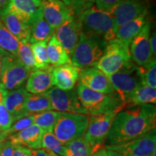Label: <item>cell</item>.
Segmentation results:
<instances>
[{
  "instance_id": "obj_1",
  "label": "cell",
  "mask_w": 156,
  "mask_h": 156,
  "mask_svg": "<svg viewBox=\"0 0 156 156\" xmlns=\"http://www.w3.org/2000/svg\"><path fill=\"white\" fill-rule=\"evenodd\" d=\"M155 105L124 107L114 117L106 142L108 145L125 143L155 129Z\"/></svg>"
},
{
  "instance_id": "obj_36",
  "label": "cell",
  "mask_w": 156,
  "mask_h": 156,
  "mask_svg": "<svg viewBox=\"0 0 156 156\" xmlns=\"http://www.w3.org/2000/svg\"><path fill=\"white\" fill-rule=\"evenodd\" d=\"M95 0H72L70 9L75 16H77L84 11L95 5Z\"/></svg>"
},
{
  "instance_id": "obj_8",
  "label": "cell",
  "mask_w": 156,
  "mask_h": 156,
  "mask_svg": "<svg viewBox=\"0 0 156 156\" xmlns=\"http://www.w3.org/2000/svg\"><path fill=\"white\" fill-rule=\"evenodd\" d=\"M108 78L114 91L119 95L124 103L132 91L142 85L138 66L132 61L119 71L108 75Z\"/></svg>"
},
{
  "instance_id": "obj_35",
  "label": "cell",
  "mask_w": 156,
  "mask_h": 156,
  "mask_svg": "<svg viewBox=\"0 0 156 156\" xmlns=\"http://www.w3.org/2000/svg\"><path fill=\"white\" fill-rule=\"evenodd\" d=\"M32 124H34V115H29V116L19 119L15 121L12 124L10 128L6 132L7 136L8 137L12 134L22 131L24 129L28 127Z\"/></svg>"
},
{
  "instance_id": "obj_23",
  "label": "cell",
  "mask_w": 156,
  "mask_h": 156,
  "mask_svg": "<svg viewBox=\"0 0 156 156\" xmlns=\"http://www.w3.org/2000/svg\"><path fill=\"white\" fill-rule=\"evenodd\" d=\"M149 20L148 15H145L124 23L115 31V38L130 44L132 39L139 34Z\"/></svg>"
},
{
  "instance_id": "obj_24",
  "label": "cell",
  "mask_w": 156,
  "mask_h": 156,
  "mask_svg": "<svg viewBox=\"0 0 156 156\" xmlns=\"http://www.w3.org/2000/svg\"><path fill=\"white\" fill-rule=\"evenodd\" d=\"M48 62L51 67H56L71 63V58L69 54L53 34L47 43L46 46Z\"/></svg>"
},
{
  "instance_id": "obj_3",
  "label": "cell",
  "mask_w": 156,
  "mask_h": 156,
  "mask_svg": "<svg viewBox=\"0 0 156 156\" xmlns=\"http://www.w3.org/2000/svg\"><path fill=\"white\" fill-rule=\"evenodd\" d=\"M76 91L82 106L90 116L108 114L122 110L125 107L124 102L116 92L109 94L96 92L80 83L77 85Z\"/></svg>"
},
{
  "instance_id": "obj_19",
  "label": "cell",
  "mask_w": 156,
  "mask_h": 156,
  "mask_svg": "<svg viewBox=\"0 0 156 156\" xmlns=\"http://www.w3.org/2000/svg\"><path fill=\"white\" fill-rule=\"evenodd\" d=\"M44 130L39 126L32 124L22 131L9 136L7 139L14 145H21L30 150L41 148V139Z\"/></svg>"
},
{
  "instance_id": "obj_31",
  "label": "cell",
  "mask_w": 156,
  "mask_h": 156,
  "mask_svg": "<svg viewBox=\"0 0 156 156\" xmlns=\"http://www.w3.org/2000/svg\"><path fill=\"white\" fill-rule=\"evenodd\" d=\"M48 41V40H46L31 44L37 69H47L51 67L46 51Z\"/></svg>"
},
{
  "instance_id": "obj_44",
  "label": "cell",
  "mask_w": 156,
  "mask_h": 156,
  "mask_svg": "<svg viewBox=\"0 0 156 156\" xmlns=\"http://www.w3.org/2000/svg\"><path fill=\"white\" fill-rule=\"evenodd\" d=\"M10 0H0V14L8 7Z\"/></svg>"
},
{
  "instance_id": "obj_50",
  "label": "cell",
  "mask_w": 156,
  "mask_h": 156,
  "mask_svg": "<svg viewBox=\"0 0 156 156\" xmlns=\"http://www.w3.org/2000/svg\"><path fill=\"white\" fill-rule=\"evenodd\" d=\"M4 141H1L0 140V152H1V149H2V143H3Z\"/></svg>"
},
{
  "instance_id": "obj_40",
  "label": "cell",
  "mask_w": 156,
  "mask_h": 156,
  "mask_svg": "<svg viewBox=\"0 0 156 156\" xmlns=\"http://www.w3.org/2000/svg\"><path fill=\"white\" fill-rule=\"evenodd\" d=\"M12 54L8 53V52L5 51V50L0 48V78L2 75L4 69L7 65V62L11 58Z\"/></svg>"
},
{
  "instance_id": "obj_15",
  "label": "cell",
  "mask_w": 156,
  "mask_h": 156,
  "mask_svg": "<svg viewBox=\"0 0 156 156\" xmlns=\"http://www.w3.org/2000/svg\"><path fill=\"white\" fill-rule=\"evenodd\" d=\"M56 37L70 56L79 41L81 29L77 18L73 15L54 30Z\"/></svg>"
},
{
  "instance_id": "obj_22",
  "label": "cell",
  "mask_w": 156,
  "mask_h": 156,
  "mask_svg": "<svg viewBox=\"0 0 156 156\" xmlns=\"http://www.w3.org/2000/svg\"><path fill=\"white\" fill-rule=\"evenodd\" d=\"M0 19L5 27L19 42L28 41L30 36V28L16 15L5 9L0 14Z\"/></svg>"
},
{
  "instance_id": "obj_38",
  "label": "cell",
  "mask_w": 156,
  "mask_h": 156,
  "mask_svg": "<svg viewBox=\"0 0 156 156\" xmlns=\"http://www.w3.org/2000/svg\"><path fill=\"white\" fill-rule=\"evenodd\" d=\"M123 0H95V6L103 10L112 11Z\"/></svg>"
},
{
  "instance_id": "obj_7",
  "label": "cell",
  "mask_w": 156,
  "mask_h": 156,
  "mask_svg": "<svg viewBox=\"0 0 156 156\" xmlns=\"http://www.w3.org/2000/svg\"><path fill=\"white\" fill-rule=\"evenodd\" d=\"M119 111L121 110L89 116L86 131L83 137L95 151L103 147L106 141L114 117Z\"/></svg>"
},
{
  "instance_id": "obj_5",
  "label": "cell",
  "mask_w": 156,
  "mask_h": 156,
  "mask_svg": "<svg viewBox=\"0 0 156 156\" xmlns=\"http://www.w3.org/2000/svg\"><path fill=\"white\" fill-rule=\"evenodd\" d=\"M107 43L82 34L71 56V63L80 69L95 67L103 55Z\"/></svg>"
},
{
  "instance_id": "obj_10",
  "label": "cell",
  "mask_w": 156,
  "mask_h": 156,
  "mask_svg": "<svg viewBox=\"0 0 156 156\" xmlns=\"http://www.w3.org/2000/svg\"><path fill=\"white\" fill-rule=\"evenodd\" d=\"M46 93L49 98L52 110L62 113L87 115L79 100L76 89L64 90L54 86Z\"/></svg>"
},
{
  "instance_id": "obj_37",
  "label": "cell",
  "mask_w": 156,
  "mask_h": 156,
  "mask_svg": "<svg viewBox=\"0 0 156 156\" xmlns=\"http://www.w3.org/2000/svg\"><path fill=\"white\" fill-rule=\"evenodd\" d=\"M13 118L5 108L4 103L0 104V132H5L12 124Z\"/></svg>"
},
{
  "instance_id": "obj_6",
  "label": "cell",
  "mask_w": 156,
  "mask_h": 156,
  "mask_svg": "<svg viewBox=\"0 0 156 156\" xmlns=\"http://www.w3.org/2000/svg\"><path fill=\"white\" fill-rule=\"evenodd\" d=\"M89 116L86 114L61 113L54 125L53 133L62 143L83 137L86 131Z\"/></svg>"
},
{
  "instance_id": "obj_21",
  "label": "cell",
  "mask_w": 156,
  "mask_h": 156,
  "mask_svg": "<svg viewBox=\"0 0 156 156\" xmlns=\"http://www.w3.org/2000/svg\"><path fill=\"white\" fill-rule=\"evenodd\" d=\"M51 67L47 69H36L31 72L27 79L25 90L30 94H42L53 87Z\"/></svg>"
},
{
  "instance_id": "obj_20",
  "label": "cell",
  "mask_w": 156,
  "mask_h": 156,
  "mask_svg": "<svg viewBox=\"0 0 156 156\" xmlns=\"http://www.w3.org/2000/svg\"><path fill=\"white\" fill-rule=\"evenodd\" d=\"M28 95L29 93L25 87H22L15 90L9 91L6 95L3 103L13 118L14 122L27 116L25 106Z\"/></svg>"
},
{
  "instance_id": "obj_4",
  "label": "cell",
  "mask_w": 156,
  "mask_h": 156,
  "mask_svg": "<svg viewBox=\"0 0 156 156\" xmlns=\"http://www.w3.org/2000/svg\"><path fill=\"white\" fill-rule=\"evenodd\" d=\"M131 62L129 44L114 38L107 43L95 67L108 76L119 71Z\"/></svg>"
},
{
  "instance_id": "obj_9",
  "label": "cell",
  "mask_w": 156,
  "mask_h": 156,
  "mask_svg": "<svg viewBox=\"0 0 156 156\" xmlns=\"http://www.w3.org/2000/svg\"><path fill=\"white\" fill-rule=\"evenodd\" d=\"M105 148L122 156H151L156 149L155 129L131 141L115 145H106Z\"/></svg>"
},
{
  "instance_id": "obj_33",
  "label": "cell",
  "mask_w": 156,
  "mask_h": 156,
  "mask_svg": "<svg viewBox=\"0 0 156 156\" xmlns=\"http://www.w3.org/2000/svg\"><path fill=\"white\" fill-rule=\"evenodd\" d=\"M41 148L51 151L58 156H63L64 144L58 140L51 130L44 131L41 139Z\"/></svg>"
},
{
  "instance_id": "obj_26",
  "label": "cell",
  "mask_w": 156,
  "mask_h": 156,
  "mask_svg": "<svg viewBox=\"0 0 156 156\" xmlns=\"http://www.w3.org/2000/svg\"><path fill=\"white\" fill-rule=\"evenodd\" d=\"M30 36L29 41L31 44L38 41L49 40L54 31L46 22L43 15L42 11L30 25Z\"/></svg>"
},
{
  "instance_id": "obj_16",
  "label": "cell",
  "mask_w": 156,
  "mask_h": 156,
  "mask_svg": "<svg viewBox=\"0 0 156 156\" xmlns=\"http://www.w3.org/2000/svg\"><path fill=\"white\" fill-rule=\"evenodd\" d=\"M80 83L96 92L109 94L115 92L108 76L95 67L82 69L79 73Z\"/></svg>"
},
{
  "instance_id": "obj_11",
  "label": "cell",
  "mask_w": 156,
  "mask_h": 156,
  "mask_svg": "<svg viewBox=\"0 0 156 156\" xmlns=\"http://www.w3.org/2000/svg\"><path fill=\"white\" fill-rule=\"evenodd\" d=\"M151 0H123L112 9L115 31L119 27L142 15H148Z\"/></svg>"
},
{
  "instance_id": "obj_41",
  "label": "cell",
  "mask_w": 156,
  "mask_h": 156,
  "mask_svg": "<svg viewBox=\"0 0 156 156\" xmlns=\"http://www.w3.org/2000/svg\"><path fill=\"white\" fill-rule=\"evenodd\" d=\"M12 156H31L30 149L21 145H15Z\"/></svg>"
},
{
  "instance_id": "obj_13",
  "label": "cell",
  "mask_w": 156,
  "mask_h": 156,
  "mask_svg": "<svg viewBox=\"0 0 156 156\" xmlns=\"http://www.w3.org/2000/svg\"><path fill=\"white\" fill-rule=\"evenodd\" d=\"M151 29V23L149 20L129 44L132 61L138 67L145 65L155 58L153 57L150 47Z\"/></svg>"
},
{
  "instance_id": "obj_49",
  "label": "cell",
  "mask_w": 156,
  "mask_h": 156,
  "mask_svg": "<svg viewBox=\"0 0 156 156\" xmlns=\"http://www.w3.org/2000/svg\"><path fill=\"white\" fill-rule=\"evenodd\" d=\"M46 151H47V150H46ZM48 151V156H58V155H56V154L53 153V152L49 151Z\"/></svg>"
},
{
  "instance_id": "obj_28",
  "label": "cell",
  "mask_w": 156,
  "mask_h": 156,
  "mask_svg": "<svg viewBox=\"0 0 156 156\" xmlns=\"http://www.w3.org/2000/svg\"><path fill=\"white\" fill-rule=\"evenodd\" d=\"M95 152L83 136L64 145L63 156H91Z\"/></svg>"
},
{
  "instance_id": "obj_17",
  "label": "cell",
  "mask_w": 156,
  "mask_h": 156,
  "mask_svg": "<svg viewBox=\"0 0 156 156\" xmlns=\"http://www.w3.org/2000/svg\"><path fill=\"white\" fill-rule=\"evenodd\" d=\"M7 9L30 26L42 11L41 0H10Z\"/></svg>"
},
{
  "instance_id": "obj_47",
  "label": "cell",
  "mask_w": 156,
  "mask_h": 156,
  "mask_svg": "<svg viewBox=\"0 0 156 156\" xmlns=\"http://www.w3.org/2000/svg\"><path fill=\"white\" fill-rule=\"evenodd\" d=\"M107 151V156H122L120 155L119 154L116 153V152L112 151H109V150H106Z\"/></svg>"
},
{
  "instance_id": "obj_18",
  "label": "cell",
  "mask_w": 156,
  "mask_h": 156,
  "mask_svg": "<svg viewBox=\"0 0 156 156\" xmlns=\"http://www.w3.org/2000/svg\"><path fill=\"white\" fill-rule=\"evenodd\" d=\"M80 70L72 63L52 67L51 74L53 86L64 90L73 89L78 80Z\"/></svg>"
},
{
  "instance_id": "obj_27",
  "label": "cell",
  "mask_w": 156,
  "mask_h": 156,
  "mask_svg": "<svg viewBox=\"0 0 156 156\" xmlns=\"http://www.w3.org/2000/svg\"><path fill=\"white\" fill-rule=\"evenodd\" d=\"M25 110L27 116L34 115L52 110L49 98L46 93L42 94H30L25 102Z\"/></svg>"
},
{
  "instance_id": "obj_30",
  "label": "cell",
  "mask_w": 156,
  "mask_h": 156,
  "mask_svg": "<svg viewBox=\"0 0 156 156\" xmlns=\"http://www.w3.org/2000/svg\"><path fill=\"white\" fill-rule=\"evenodd\" d=\"M16 57L30 72L36 70V61L33 54L30 41L19 42Z\"/></svg>"
},
{
  "instance_id": "obj_39",
  "label": "cell",
  "mask_w": 156,
  "mask_h": 156,
  "mask_svg": "<svg viewBox=\"0 0 156 156\" xmlns=\"http://www.w3.org/2000/svg\"><path fill=\"white\" fill-rule=\"evenodd\" d=\"M14 147L15 145L12 142L9 141L8 139H6L2 143L0 156H12Z\"/></svg>"
},
{
  "instance_id": "obj_42",
  "label": "cell",
  "mask_w": 156,
  "mask_h": 156,
  "mask_svg": "<svg viewBox=\"0 0 156 156\" xmlns=\"http://www.w3.org/2000/svg\"><path fill=\"white\" fill-rule=\"evenodd\" d=\"M150 47H151V53L153 54V57L155 58L156 56V35L155 32H153L152 34V36H150Z\"/></svg>"
},
{
  "instance_id": "obj_34",
  "label": "cell",
  "mask_w": 156,
  "mask_h": 156,
  "mask_svg": "<svg viewBox=\"0 0 156 156\" xmlns=\"http://www.w3.org/2000/svg\"><path fill=\"white\" fill-rule=\"evenodd\" d=\"M142 85H147L153 88L156 87V62L155 58L150 63L138 67Z\"/></svg>"
},
{
  "instance_id": "obj_14",
  "label": "cell",
  "mask_w": 156,
  "mask_h": 156,
  "mask_svg": "<svg viewBox=\"0 0 156 156\" xmlns=\"http://www.w3.org/2000/svg\"><path fill=\"white\" fill-rule=\"evenodd\" d=\"M41 8L44 19L54 31L75 15L69 7L60 0H41Z\"/></svg>"
},
{
  "instance_id": "obj_29",
  "label": "cell",
  "mask_w": 156,
  "mask_h": 156,
  "mask_svg": "<svg viewBox=\"0 0 156 156\" xmlns=\"http://www.w3.org/2000/svg\"><path fill=\"white\" fill-rule=\"evenodd\" d=\"M19 41L5 27L0 19V48L16 56Z\"/></svg>"
},
{
  "instance_id": "obj_51",
  "label": "cell",
  "mask_w": 156,
  "mask_h": 156,
  "mask_svg": "<svg viewBox=\"0 0 156 156\" xmlns=\"http://www.w3.org/2000/svg\"><path fill=\"white\" fill-rule=\"evenodd\" d=\"M151 156H156V149L153 151V154H152Z\"/></svg>"
},
{
  "instance_id": "obj_2",
  "label": "cell",
  "mask_w": 156,
  "mask_h": 156,
  "mask_svg": "<svg viewBox=\"0 0 156 156\" xmlns=\"http://www.w3.org/2000/svg\"><path fill=\"white\" fill-rule=\"evenodd\" d=\"M75 17L82 34L106 43L115 38L114 17L112 11L103 10L94 5Z\"/></svg>"
},
{
  "instance_id": "obj_46",
  "label": "cell",
  "mask_w": 156,
  "mask_h": 156,
  "mask_svg": "<svg viewBox=\"0 0 156 156\" xmlns=\"http://www.w3.org/2000/svg\"><path fill=\"white\" fill-rule=\"evenodd\" d=\"M8 92H7V91L4 90L3 89H2L1 87H0V104L1 103H2L4 102V100H5V98L6 96V95H7V93Z\"/></svg>"
},
{
  "instance_id": "obj_25",
  "label": "cell",
  "mask_w": 156,
  "mask_h": 156,
  "mask_svg": "<svg viewBox=\"0 0 156 156\" xmlns=\"http://www.w3.org/2000/svg\"><path fill=\"white\" fill-rule=\"evenodd\" d=\"M156 103L155 88L140 85L132 91V93L126 98L124 104L125 107L141 106V105L153 104Z\"/></svg>"
},
{
  "instance_id": "obj_48",
  "label": "cell",
  "mask_w": 156,
  "mask_h": 156,
  "mask_svg": "<svg viewBox=\"0 0 156 156\" xmlns=\"http://www.w3.org/2000/svg\"><path fill=\"white\" fill-rule=\"evenodd\" d=\"M60 1L62 2L64 5H67L68 7H70V5H71V2L72 0H60Z\"/></svg>"
},
{
  "instance_id": "obj_43",
  "label": "cell",
  "mask_w": 156,
  "mask_h": 156,
  "mask_svg": "<svg viewBox=\"0 0 156 156\" xmlns=\"http://www.w3.org/2000/svg\"><path fill=\"white\" fill-rule=\"evenodd\" d=\"M31 156H48V151L46 150L38 149V150H30Z\"/></svg>"
},
{
  "instance_id": "obj_12",
  "label": "cell",
  "mask_w": 156,
  "mask_h": 156,
  "mask_svg": "<svg viewBox=\"0 0 156 156\" xmlns=\"http://www.w3.org/2000/svg\"><path fill=\"white\" fill-rule=\"evenodd\" d=\"M30 73L16 56L12 55L0 78V87L7 92L18 89L27 80Z\"/></svg>"
},
{
  "instance_id": "obj_32",
  "label": "cell",
  "mask_w": 156,
  "mask_h": 156,
  "mask_svg": "<svg viewBox=\"0 0 156 156\" xmlns=\"http://www.w3.org/2000/svg\"><path fill=\"white\" fill-rule=\"evenodd\" d=\"M62 112L51 110L34 115V124L39 126L44 131L53 130L56 121Z\"/></svg>"
},
{
  "instance_id": "obj_45",
  "label": "cell",
  "mask_w": 156,
  "mask_h": 156,
  "mask_svg": "<svg viewBox=\"0 0 156 156\" xmlns=\"http://www.w3.org/2000/svg\"><path fill=\"white\" fill-rule=\"evenodd\" d=\"M91 156H107V151L106 149L104 147H101V149L98 150Z\"/></svg>"
}]
</instances>
